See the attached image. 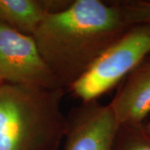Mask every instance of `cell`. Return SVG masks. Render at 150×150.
<instances>
[{
    "mask_svg": "<svg viewBox=\"0 0 150 150\" xmlns=\"http://www.w3.org/2000/svg\"><path fill=\"white\" fill-rule=\"evenodd\" d=\"M144 128L145 131H146L148 134H150V120L147 123H144Z\"/></svg>",
    "mask_w": 150,
    "mask_h": 150,
    "instance_id": "10",
    "label": "cell"
},
{
    "mask_svg": "<svg viewBox=\"0 0 150 150\" xmlns=\"http://www.w3.org/2000/svg\"><path fill=\"white\" fill-rule=\"evenodd\" d=\"M0 84H1V83H0Z\"/></svg>",
    "mask_w": 150,
    "mask_h": 150,
    "instance_id": "12",
    "label": "cell"
},
{
    "mask_svg": "<svg viewBox=\"0 0 150 150\" xmlns=\"http://www.w3.org/2000/svg\"><path fill=\"white\" fill-rule=\"evenodd\" d=\"M149 59V60H150V58H149V59Z\"/></svg>",
    "mask_w": 150,
    "mask_h": 150,
    "instance_id": "11",
    "label": "cell"
},
{
    "mask_svg": "<svg viewBox=\"0 0 150 150\" xmlns=\"http://www.w3.org/2000/svg\"><path fill=\"white\" fill-rule=\"evenodd\" d=\"M67 119L64 150H114L119 126L108 105L82 103Z\"/></svg>",
    "mask_w": 150,
    "mask_h": 150,
    "instance_id": "5",
    "label": "cell"
},
{
    "mask_svg": "<svg viewBox=\"0 0 150 150\" xmlns=\"http://www.w3.org/2000/svg\"><path fill=\"white\" fill-rule=\"evenodd\" d=\"M65 0H0V21L17 31L33 36L48 13L68 8Z\"/></svg>",
    "mask_w": 150,
    "mask_h": 150,
    "instance_id": "7",
    "label": "cell"
},
{
    "mask_svg": "<svg viewBox=\"0 0 150 150\" xmlns=\"http://www.w3.org/2000/svg\"><path fill=\"white\" fill-rule=\"evenodd\" d=\"M108 105L119 128L144 125L145 118L150 113V60H144L128 75Z\"/></svg>",
    "mask_w": 150,
    "mask_h": 150,
    "instance_id": "6",
    "label": "cell"
},
{
    "mask_svg": "<svg viewBox=\"0 0 150 150\" xmlns=\"http://www.w3.org/2000/svg\"><path fill=\"white\" fill-rule=\"evenodd\" d=\"M124 19L129 26L150 25V0H130L118 2Z\"/></svg>",
    "mask_w": 150,
    "mask_h": 150,
    "instance_id": "9",
    "label": "cell"
},
{
    "mask_svg": "<svg viewBox=\"0 0 150 150\" xmlns=\"http://www.w3.org/2000/svg\"><path fill=\"white\" fill-rule=\"evenodd\" d=\"M64 88L0 84V150H58L68 119Z\"/></svg>",
    "mask_w": 150,
    "mask_h": 150,
    "instance_id": "2",
    "label": "cell"
},
{
    "mask_svg": "<svg viewBox=\"0 0 150 150\" xmlns=\"http://www.w3.org/2000/svg\"><path fill=\"white\" fill-rule=\"evenodd\" d=\"M114 150H150V134L145 131L144 126L120 127Z\"/></svg>",
    "mask_w": 150,
    "mask_h": 150,
    "instance_id": "8",
    "label": "cell"
},
{
    "mask_svg": "<svg viewBox=\"0 0 150 150\" xmlns=\"http://www.w3.org/2000/svg\"><path fill=\"white\" fill-rule=\"evenodd\" d=\"M150 54V25L131 26L68 88L82 103L97 101Z\"/></svg>",
    "mask_w": 150,
    "mask_h": 150,
    "instance_id": "3",
    "label": "cell"
},
{
    "mask_svg": "<svg viewBox=\"0 0 150 150\" xmlns=\"http://www.w3.org/2000/svg\"><path fill=\"white\" fill-rule=\"evenodd\" d=\"M0 83L61 88L44 63L33 36L18 32L1 21Z\"/></svg>",
    "mask_w": 150,
    "mask_h": 150,
    "instance_id": "4",
    "label": "cell"
},
{
    "mask_svg": "<svg viewBox=\"0 0 150 150\" xmlns=\"http://www.w3.org/2000/svg\"><path fill=\"white\" fill-rule=\"evenodd\" d=\"M130 27L118 2L75 0L48 13L33 38L59 85L68 90Z\"/></svg>",
    "mask_w": 150,
    "mask_h": 150,
    "instance_id": "1",
    "label": "cell"
}]
</instances>
